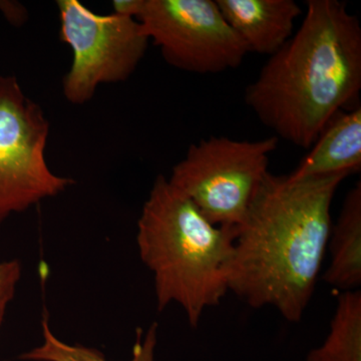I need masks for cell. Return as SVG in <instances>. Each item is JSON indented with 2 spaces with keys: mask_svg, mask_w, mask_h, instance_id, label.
<instances>
[{
  "mask_svg": "<svg viewBox=\"0 0 361 361\" xmlns=\"http://www.w3.org/2000/svg\"><path fill=\"white\" fill-rule=\"evenodd\" d=\"M307 361H361V292H342L325 341Z\"/></svg>",
  "mask_w": 361,
  "mask_h": 361,
  "instance_id": "obj_11",
  "label": "cell"
},
{
  "mask_svg": "<svg viewBox=\"0 0 361 361\" xmlns=\"http://www.w3.org/2000/svg\"><path fill=\"white\" fill-rule=\"evenodd\" d=\"M141 0H115L113 1V13L135 18Z\"/></svg>",
  "mask_w": 361,
  "mask_h": 361,
  "instance_id": "obj_15",
  "label": "cell"
},
{
  "mask_svg": "<svg viewBox=\"0 0 361 361\" xmlns=\"http://www.w3.org/2000/svg\"><path fill=\"white\" fill-rule=\"evenodd\" d=\"M348 177L268 173L237 230L229 291L251 307L270 306L300 322L329 245L331 204Z\"/></svg>",
  "mask_w": 361,
  "mask_h": 361,
  "instance_id": "obj_1",
  "label": "cell"
},
{
  "mask_svg": "<svg viewBox=\"0 0 361 361\" xmlns=\"http://www.w3.org/2000/svg\"><path fill=\"white\" fill-rule=\"evenodd\" d=\"M249 52L272 56L294 35L302 14L294 0H216Z\"/></svg>",
  "mask_w": 361,
  "mask_h": 361,
  "instance_id": "obj_8",
  "label": "cell"
},
{
  "mask_svg": "<svg viewBox=\"0 0 361 361\" xmlns=\"http://www.w3.org/2000/svg\"><path fill=\"white\" fill-rule=\"evenodd\" d=\"M42 341L37 348L23 353L20 360L26 361H108L97 349L80 344H68L54 336L47 316L42 322ZM158 342V324L153 323L146 334L137 329V341L130 361H155Z\"/></svg>",
  "mask_w": 361,
  "mask_h": 361,
  "instance_id": "obj_12",
  "label": "cell"
},
{
  "mask_svg": "<svg viewBox=\"0 0 361 361\" xmlns=\"http://www.w3.org/2000/svg\"><path fill=\"white\" fill-rule=\"evenodd\" d=\"M59 39L71 47L73 61L63 80L66 101L84 104L97 87L127 80L148 49L139 21L116 13L97 14L78 0L56 1Z\"/></svg>",
  "mask_w": 361,
  "mask_h": 361,
  "instance_id": "obj_6",
  "label": "cell"
},
{
  "mask_svg": "<svg viewBox=\"0 0 361 361\" xmlns=\"http://www.w3.org/2000/svg\"><path fill=\"white\" fill-rule=\"evenodd\" d=\"M0 13L14 26L25 25L27 20V11L20 2L0 0Z\"/></svg>",
  "mask_w": 361,
  "mask_h": 361,
  "instance_id": "obj_14",
  "label": "cell"
},
{
  "mask_svg": "<svg viewBox=\"0 0 361 361\" xmlns=\"http://www.w3.org/2000/svg\"><path fill=\"white\" fill-rule=\"evenodd\" d=\"M330 263L323 280L342 292L358 290L361 285V183L344 199L329 245Z\"/></svg>",
  "mask_w": 361,
  "mask_h": 361,
  "instance_id": "obj_10",
  "label": "cell"
},
{
  "mask_svg": "<svg viewBox=\"0 0 361 361\" xmlns=\"http://www.w3.org/2000/svg\"><path fill=\"white\" fill-rule=\"evenodd\" d=\"M135 18L166 63L180 71L223 73L249 54L216 0H141Z\"/></svg>",
  "mask_w": 361,
  "mask_h": 361,
  "instance_id": "obj_7",
  "label": "cell"
},
{
  "mask_svg": "<svg viewBox=\"0 0 361 361\" xmlns=\"http://www.w3.org/2000/svg\"><path fill=\"white\" fill-rule=\"evenodd\" d=\"M361 26L339 0H308L302 23L244 92L278 140L310 149L336 113L360 104Z\"/></svg>",
  "mask_w": 361,
  "mask_h": 361,
  "instance_id": "obj_2",
  "label": "cell"
},
{
  "mask_svg": "<svg viewBox=\"0 0 361 361\" xmlns=\"http://www.w3.org/2000/svg\"><path fill=\"white\" fill-rule=\"evenodd\" d=\"M295 170L294 178L348 176L361 170V106L338 111L323 128Z\"/></svg>",
  "mask_w": 361,
  "mask_h": 361,
  "instance_id": "obj_9",
  "label": "cell"
},
{
  "mask_svg": "<svg viewBox=\"0 0 361 361\" xmlns=\"http://www.w3.org/2000/svg\"><path fill=\"white\" fill-rule=\"evenodd\" d=\"M23 275V266L18 259L0 261V337L9 305L16 296Z\"/></svg>",
  "mask_w": 361,
  "mask_h": 361,
  "instance_id": "obj_13",
  "label": "cell"
},
{
  "mask_svg": "<svg viewBox=\"0 0 361 361\" xmlns=\"http://www.w3.org/2000/svg\"><path fill=\"white\" fill-rule=\"evenodd\" d=\"M237 230L214 225L159 175L137 220L140 258L151 271L158 310L180 305L192 327L229 291Z\"/></svg>",
  "mask_w": 361,
  "mask_h": 361,
  "instance_id": "obj_3",
  "label": "cell"
},
{
  "mask_svg": "<svg viewBox=\"0 0 361 361\" xmlns=\"http://www.w3.org/2000/svg\"><path fill=\"white\" fill-rule=\"evenodd\" d=\"M51 123L16 75H0V226L73 185L45 158Z\"/></svg>",
  "mask_w": 361,
  "mask_h": 361,
  "instance_id": "obj_5",
  "label": "cell"
},
{
  "mask_svg": "<svg viewBox=\"0 0 361 361\" xmlns=\"http://www.w3.org/2000/svg\"><path fill=\"white\" fill-rule=\"evenodd\" d=\"M278 144L274 135L255 141L212 135L189 147L169 183L214 225L238 230Z\"/></svg>",
  "mask_w": 361,
  "mask_h": 361,
  "instance_id": "obj_4",
  "label": "cell"
}]
</instances>
